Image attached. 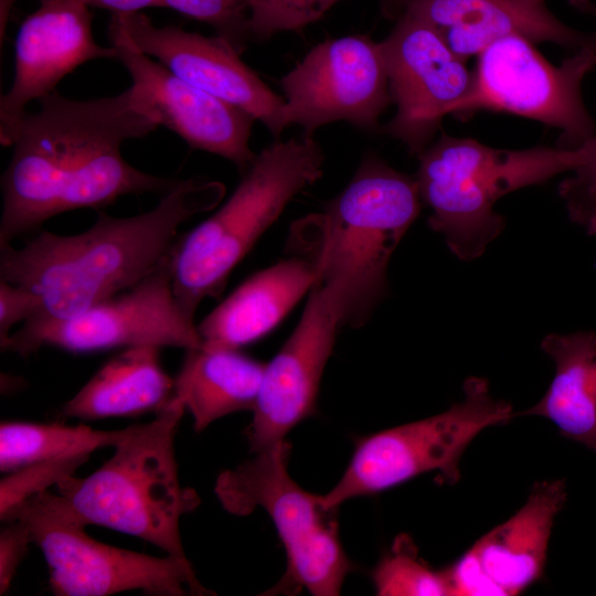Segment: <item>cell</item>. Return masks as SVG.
Masks as SVG:
<instances>
[{"label": "cell", "mask_w": 596, "mask_h": 596, "mask_svg": "<svg viewBox=\"0 0 596 596\" xmlns=\"http://www.w3.org/2000/svg\"><path fill=\"white\" fill-rule=\"evenodd\" d=\"M219 181L181 180L150 211L129 217L98 211L75 235L41 232L22 247H0V280L33 292L29 320L66 319L118 295L148 276L172 251L180 225L224 198Z\"/></svg>", "instance_id": "2"}, {"label": "cell", "mask_w": 596, "mask_h": 596, "mask_svg": "<svg viewBox=\"0 0 596 596\" xmlns=\"http://www.w3.org/2000/svg\"><path fill=\"white\" fill-rule=\"evenodd\" d=\"M108 31L156 57L188 83L244 110L275 138L287 128L284 97L272 91L219 35L204 36L174 25L157 26L141 11L113 14Z\"/></svg>", "instance_id": "14"}, {"label": "cell", "mask_w": 596, "mask_h": 596, "mask_svg": "<svg viewBox=\"0 0 596 596\" xmlns=\"http://www.w3.org/2000/svg\"><path fill=\"white\" fill-rule=\"evenodd\" d=\"M380 46L396 106L382 130L418 156L432 143L444 117L470 93L473 71L435 28L406 14L398 17Z\"/></svg>", "instance_id": "13"}, {"label": "cell", "mask_w": 596, "mask_h": 596, "mask_svg": "<svg viewBox=\"0 0 596 596\" xmlns=\"http://www.w3.org/2000/svg\"><path fill=\"white\" fill-rule=\"evenodd\" d=\"M541 348L554 363V376L525 414L550 419L562 435L596 454V332L551 333Z\"/></svg>", "instance_id": "23"}, {"label": "cell", "mask_w": 596, "mask_h": 596, "mask_svg": "<svg viewBox=\"0 0 596 596\" xmlns=\"http://www.w3.org/2000/svg\"><path fill=\"white\" fill-rule=\"evenodd\" d=\"M341 327L342 315L336 300L326 287L313 284L297 327L266 363L246 430L253 453L285 439L313 413L319 383Z\"/></svg>", "instance_id": "16"}, {"label": "cell", "mask_w": 596, "mask_h": 596, "mask_svg": "<svg viewBox=\"0 0 596 596\" xmlns=\"http://www.w3.org/2000/svg\"><path fill=\"white\" fill-rule=\"evenodd\" d=\"M18 125L11 160L1 178L0 247L36 231L53 216L100 210L120 196L164 195L181 180L146 173L121 153L126 140L159 126L137 109L129 88L78 100L54 91Z\"/></svg>", "instance_id": "1"}, {"label": "cell", "mask_w": 596, "mask_h": 596, "mask_svg": "<svg viewBox=\"0 0 596 596\" xmlns=\"http://www.w3.org/2000/svg\"><path fill=\"white\" fill-rule=\"evenodd\" d=\"M287 127L304 136L329 123L375 130L392 103L380 42L364 35L331 39L315 46L281 79Z\"/></svg>", "instance_id": "12"}, {"label": "cell", "mask_w": 596, "mask_h": 596, "mask_svg": "<svg viewBox=\"0 0 596 596\" xmlns=\"http://www.w3.org/2000/svg\"><path fill=\"white\" fill-rule=\"evenodd\" d=\"M120 430H96L88 426L6 422L0 426V470L21 467L113 446L127 434Z\"/></svg>", "instance_id": "24"}, {"label": "cell", "mask_w": 596, "mask_h": 596, "mask_svg": "<svg viewBox=\"0 0 596 596\" xmlns=\"http://www.w3.org/2000/svg\"><path fill=\"white\" fill-rule=\"evenodd\" d=\"M316 267L299 254L242 283L196 324L202 347L240 349L269 333L311 289Z\"/></svg>", "instance_id": "20"}, {"label": "cell", "mask_w": 596, "mask_h": 596, "mask_svg": "<svg viewBox=\"0 0 596 596\" xmlns=\"http://www.w3.org/2000/svg\"><path fill=\"white\" fill-rule=\"evenodd\" d=\"M21 23L15 39L14 75L0 98V141L11 146L30 102L55 91L63 77L97 58H116L114 46L93 35L92 13L84 0H39Z\"/></svg>", "instance_id": "17"}, {"label": "cell", "mask_w": 596, "mask_h": 596, "mask_svg": "<svg viewBox=\"0 0 596 596\" xmlns=\"http://www.w3.org/2000/svg\"><path fill=\"white\" fill-rule=\"evenodd\" d=\"M13 520L26 525L42 550L54 595L106 596L128 590L156 596L214 595L196 578L187 557H156L91 538L87 525L58 493L45 490L32 496L14 511Z\"/></svg>", "instance_id": "8"}, {"label": "cell", "mask_w": 596, "mask_h": 596, "mask_svg": "<svg viewBox=\"0 0 596 596\" xmlns=\"http://www.w3.org/2000/svg\"><path fill=\"white\" fill-rule=\"evenodd\" d=\"M108 34L131 77L128 88L138 110L191 148L227 159L242 173L248 169L256 157L249 148L251 115L182 79L117 33Z\"/></svg>", "instance_id": "15"}, {"label": "cell", "mask_w": 596, "mask_h": 596, "mask_svg": "<svg viewBox=\"0 0 596 596\" xmlns=\"http://www.w3.org/2000/svg\"><path fill=\"white\" fill-rule=\"evenodd\" d=\"M565 501L564 480L536 483L515 514L446 568L451 596H513L539 581L554 520Z\"/></svg>", "instance_id": "18"}, {"label": "cell", "mask_w": 596, "mask_h": 596, "mask_svg": "<svg viewBox=\"0 0 596 596\" xmlns=\"http://www.w3.org/2000/svg\"><path fill=\"white\" fill-rule=\"evenodd\" d=\"M570 4L584 14L596 18V2L593 0H568ZM593 45L596 47V33L592 34Z\"/></svg>", "instance_id": "33"}, {"label": "cell", "mask_w": 596, "mask_h": 596, "mask_svg": "<svg viewBox=\"0 0 596 596\" xmlns=\"http://www.w3.org/2000/svg\"><path fill=\"white\" fill-rule=\"evenodd\" d=\"M17 0H1L0 6V29H1V42L3 41V34L11 14L12 8Z\"/></svg>", "instance_id": "34"}, {"label": "cell", "mask_w": 596, "mask_h": 596, "mask_svg": "<svg viewBox=\"0 0 596 596\" xmlns=\"http://www.w3.org/2000/svg\"><path fill=\"white\" fill-rule=\"evenodd\" d=\"M184 411L173 395L152 421L127 427L114 455L95 472L61 480L56 492L86 525H103L187 557L180 520L200 498L178 476L174 437Z\"/></svg>", "instance_id": "5"}, {"label": "cell", "mask_w": 596, "mask_h": 596, "mask_svg": "<svg viewBox=\"0 0 596 596\" xmlns=\"http://www.w3.org/2000/svg\"><path fill=\"white\" fill-rule=\"evenodd\" d=\"M172 253L134 287L74 317L25 321L1 350L28 356L44 345L73 353L136 345L201 348L194 320L173 294Z\"/></svg>", "instance_id": "11"}, {"label": "cell", "mask_w": 596, "mask_h": 596, "mask_svg": "<svg viewBox=\"0 0 596 596\" xmlns=\"http://www.w3.org/2000/svg\"><path fill=\"white\" fill-rule=\"evenodd\" d=\"M156 345L124 348L64 405L66 417L99 419L158 412L174 395Z\"/></svg>", "instance_id": "21"}, {"label": "cell", "mask_w": 596, "mask_h": 596, "mask_svg": "<svg viewBox=\"0 0 596 596\" xmlns=\"http://www.w3.org/2000/svg\"><path fill=\"white\" fill-rule=\"evenodd\" d=\"M323 161L322 149L312 137L275 141L256 155L213 215L178 237L172 289L189 319L194 320L203 299L222 294L233 268L288 203L322 175Z\"/></svg>", "instance_id": "6"}, {"label": "cell", "mask_w": 596, "mask_h": 596, "mask_svg": "<svg viewBox=\"0 0 596 596\" xmlns=\"http://www.w3.org/2000/svg\"><path fill=\"white\" fill-rule=\"evenodd\" d=\"M464 400L444 413L361 439L336 486L320 496L328 510L349 499L371 496L419 475L437 471L444 481H458L459 461L483 429L512 417V407L493 397L488 382L470 377Z\"/></svg>", "instance_id": "9"}, {"label": "cell", "mask_w": 596, "mask_h": 596, "mask_svg": "<svg viewBox=\"0 0 596 596\" xmlns=\"http://www.w3.org/2000/svg\"><path fill=\"white\" fill-rule=\"evenodd\" d=\"M596 157V136L578 148L497 149L441 132L418 156L415 180L428 226L462 260L479 257L504 228L502 196L573 171Z\"/></svg>", "instance_id": "4"}, {"label": "cell", "mask_w": 596, "mask_h": 596, "mask_svg": "<svg viewBox=\"0 0 596 596\" xmlns=\"http://www.w3.org/2000/svg\"><path fill=\"white\" fill-rule=\"evenodd\" d=\"M89 455L82 453L39 461L8 472L0 481V520L9 522L25 500L73 476Z\"/></svg>", "instance_id": "26"}, {"label": "cell", "mask_w": 596, "mask_h": 596, "mask_svg": "<svg viewBox=\"0 0 596 596\" xmlns=\"http://www.w3.org/2000/svg\"><path fill=\"white\" fill-rule=\"evenodd\" d=\"M402 14L430 24L464 60L509 35L534 44L551 42L574 52L593 44L592 34L557 19L546 0H412Z\"/></svg>", "instance_id": "19"}, {"label": "cell", "mask_w": 596, "mask_h": 596, "mask_svg": "<svg viewBox=\"0 0 596 596\" xmlns=\"http://www.w3.org/2000/svg\"><path fill=\"white\" fill-rule=\"evenodd\" d=\"M89 7L109 10L113 14L164 8L161 0H84Z\"/></svg>", "instance_id": "32"}, {"label": "cell", "mask_w": 596, "mask_h": 596, "mask_svg": "<svg viewBox=\"0 0 596 596\" xmlns=\"http://www.w3.org/2000/svg\"><path fill=\"white\" fill-rule=\"evenodd\" d=\"M254 454L253 459L219 475L215 493L222 507L235 515L260 508L270 517L287 556L276 590L305 588L316 596L339 595L352 564L339 539L337 510L326 509L320 496L304 490L290 477L286 439Z\"/></svg>", "instance_id": "7"}, {"label": "cell", "mask_w": 596, "mask_h": 596, "mask_svg": "<svg viewBox=\"0 0 596 596\" xmlns=\"http://www.w3.org/2000/svg\"><path fill=\"white\" fill-rule=\"evenodd\" d=\"M185 351L174 379V395L191 413L196 433L225 415L254 409L266 363L240 349L201 347Z\"/></svg>", "instance_id": "22"}, {"label": "cell", "mask_w": 596, "mask_h": 596, "mask_svg": "<svg viewBox=\"0 0 596 596\" xmlns=\"http://www.w3.org/2000/svg\"><path fill=\"white\" fill-rule=\"evenodd\" d=\"M40 307L38 297L24 287L0 280V345L11 337L17 323L33 317Z\"/></svg>", "instance_id": "30"}, {"label": "cell", "mask_w": 596, "mask_h": 596, "mask_svg": "<svg viewBox=\"0 0 596 596\" xmlns=\"http://www.w3.org/2000/svg\"><path fill=\"white\" fill-rule=\"evenodd\" d=\"M595 66L593 44L553 65L525 38H501L477 55L472 88L453 115L466 118L487 110L522 116L558 129L557 147L578 148L596 136L582 94Z\"/></svg>", "instance_id": "10"}, {"label": "cell", "mask_w": 596, "mask_h": 596, "mask_svg": "<svg viewBox=\"0 0 596 596\" xmlns=\"http://www.w3.org/2000/svg\"><path fill=\"white\" fill-rule=\"evenodd\" d=\"M189 18L211 25L216 35L227 41L237 53H242L249 39L247 32V8L245 0H161Z\"/></svg>", "instance_id": "28"}, {"label": "cell", "mask_w": 596, "mask_h": 596, "mask_svg": "<svg viewBox=\"0 0 596 596\" xmlns=\"http://www.w3.org/2000/svg\"><path fill=\"white\" fill-rule=\"evenodd\" d=\"M416 180L366 156L323 213L292 226L289 247L312 260L343 326L365 323L386 290L390 259L421 211Z\"/></svg>", "instance_id": "3"}, {"label": "cell", "mask_w": 596, "mask_h": 596, "mask_svg": "<svg viewBox=\"0 0 596 596\" xmlns=\"http://www.w3.org/2000/svg\"><path fill=\"white\" fill-rule=\"evenodd\" d=\"M4 524L0 531V595L8 592L17 568L33 543L29 529L21 521Z\"/></svg>", "instance_id": "31"}, {"label": "cell", "mask_w": 596, "mask_h": 596, "mask_svg": "<svg viewBox=\"0 0 596 596\" xmlns=\"http://www.w3.org/2000/svg\"><path fill=\"white\" fill-rule=\"evenodd\" d=\"M372 578L377 595L451 596L447 571L426 564L405 534L395 539L390 552L374 568Z\"/></svg>", "instance_id": "25"}, {"label": "cell", "mask_w": 596, "mask_h": 596, "mask_svg": "<svg viewBox=\"0 0 596 596\" xmlns=\"http://www.w3.org/2000/svg\"><path fill=\"white\" fill-rule=\"evenodd\" d=\"M340 0H245L249 38L266 40L318 21Z\"/></svg>", "instance_id": "27"}, {"label": "cell", "mask_w": 596, "mask_h": 596, "mask_svg": "<svg viewBox=\"0 0 596 596\" xmlns=\"http://www.w3.org/2000/svg\"><path fill=\"white\" fill-rule=\"evenodd\" d=\"M557 187L568 217L587 235H596V157L572 171Z\"/></svg>", "instance_id": "29"}, {"label": "cell", "mask_w": 596, "mask_h": 596, "mask_svg": "<svg viewBox=\"0 0 596 596\" xmlns=\"http://www.w3.org/2000/svg\"><path fill=\"white\" fill-rule=\"evenodd\" d=\"M390 2L394 3L393 6L402 8V11L404 7L412 0H389Z\"/></svg>", "instance_id": "35"}, {"label": "cell", "mask_w": 596, "mask_h": 596, "mask_svg": "<svg viewBox=\"0 0 596 596\" xmlns=\"http://www.w3.org/2000/svg\"><path fill=\"white\" fill-rule=\"evenodd\" d=\"M595 266H596V262H595Z\"/></svg>", "instance_id": "36"}]
</instances>
